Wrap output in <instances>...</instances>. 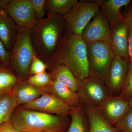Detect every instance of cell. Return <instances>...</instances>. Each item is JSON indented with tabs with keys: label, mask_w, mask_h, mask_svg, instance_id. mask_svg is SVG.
<instances>
[{
	"label": "cell",
	"mask_w": 132,
	"mask_h": 132,
	"mask_svg": "<svg viewBox=\"0 0 132 132\" xmlns=\"http://www.w3.org/2000/svg\"><path fill=\"white\" fill-rule=\"evenodd\" d=\"M77 93L81 104L96 108L112 95L104 81L93 75L81 81Z\"/></svg>",
	"instance_id": "obj_7"
},
{
	"label": "cell",
	"mask_w": 132,
	"mask_h": 132,
	"mask_svg": "<svg viewBox=\"0 0 132 132\" xmlns=\"http://www.w3.org/2000/svg\"><path fill=\"white\" fill-rule=\"evenodd\" d=\"M51 59L56 63L55 65L67 67L80 81L92 76L87 43L81 36L70 32L68 33Z\"/></svg>",
	"instance_id": "obj_1"
},
{
	"label": "cell",
	"mask_w": 132,
	"mask_h": 132,
	"mask_svg": "<svg viewBox=\"0 0 132 132\" xmlns=\"http://www.w3.org/2000/svg\"><path fill=\"white\" fill-rule=\"evenodd\" d=\"M0 132H20L18 131L11 121L0 125Z\"/></svg>",
	"instance_id": "obj_30"
},
{
	"label": "cell",
	"mask_w": 132,
	"mask_h": 132,
	"mask_svg": "<svg viewBox=\"0 0 132 132\" xmlns=\"http://www.w3.org/2000/svg\"><path fill=\"white\" fill-rule=\"evenodd\" d=\"M50 74L52 79L65 85L73 92L77 93L79 88L81 81L76 78L71 70L64 65H55Z\"/></svg>",
	"instance_id": "obj_19"
},
{
	"label": "cell",
	"mask_w": 132,
	"mask_h": 132,
	"mask_svg": "<svg viewBox=\"0 0 132 132\" xmlns=\"http://www.w3.org/2000/svg\"><path fill=\"white\" fill-rule=\"evenodd\" d=\"M46 93L47 92L46 87H36L22 80H19L12 92L18 105L30 103Z\"/></svg>",
	"instance_id": "obj_14"
},
{
	"label": "cell",
	"mask_w": 132,
	"mask_h": 132,
	"mask_svg": "<svg viewBox=\"0 0 132 132\" xmlns=\"http://www.w3.org/2000/svg\"><path fill=\"white\" fill-rule=\"evenodd\" d=\"M112 27L110 44L114 55L129 61L128 22L125 19Z\"/></svg>",
	"instance_id": "obj_13"
},
{
	"label": "cell",
	"mask_w": 132,
	"mask_h": 132,
	"mask_svg": "<svg viewBox=\"0 0 132 132\" xmlns=\"http://www.w3.org/2000/svg\"><path fill=\"white\" fill-rule=\"evenodd\" d=\"M129 61L118 56L114 57L104 79L111 95L119 94L126 80L128 71Z\"/></svg>",
	"instance_id": "obj_9"
},
{
	"label": "cell",
	"mask_w": 132,
	"mask_h": 132,
	"mask_svg": "<svg viewBox=\"0 0 132 132\" xmlns=\"http://www.w3.org/2000/svg\"><path fill=\"white\" fill-rule=\"evenodd\" d=\"M117 96L126 100L132 97V61L129 62L127 76L122 89Z\"/></svg>",
	"instance_id": "obj_25"
},
{
	"label": "cell",
	"mask_w": 132,
	"mask_h": 132,
	"mask_svg": "<svg viewBox=\"0 0 132 132\" xmlns=\"http://www.w3.org/2000/svg\"><path fill=\"white\" fill-rule=\"evenodd\" d=\"M5 10L19 28L32 29L38 21L31 0H11Z\"/></svg>",
	"instance_id": "obj_8"
},
{
	"label": "cell",
	"mask_w": 132,
	"mask_h": 132,
	"mask_svg": "<svg viewBox=\"0 0 132 132\" xmlns=\"http://www.w3.org/2000/svg\"><path fill=\"white\" fill-rule=\"evenodd\" d=\"M100 7L98 3L78 2L67 14L62 16L69 32L81 35L90 20L99 12Z\"/></svg>",
	"instance_id": "obj_6"
},
{
	"label": "cell",
	"mask_w": 132,
	"mask_h": 132,
	"mask_svg": "<svg viewBox=\"0 0 132 132\" xmlns=\"http://www.w3.org/2000/svg\"><path fill=\"white\" fill-rule=\"evenodd\" d=\"M47 68V65L36 55L31 63L29 68V75L32 76L36 74L41 73L45 72Z\"/></svg>",
	"instance_id": "obj_28"
},
{
	"label": "cell",
	"mask_w": 132,
	"mask_h": 132,
	"mask_svg": "<svg viewBox=\"0 0 132 132\" xmlns=\"http://www.w3.org/2000/svg\"><path fill=\"white\" fill-rule=\"evenodd\" d=\"M82 105L88 120V132H120L104 119L97 108Z\"/></svg>",
	"instance_id": "obj_17"
},
{
	"label": "cell",
	"mask_w": 132,
	"mask_h": 132,
	"mask_svg": "<svg viewBox=\"0 0 132 132\" xmlns=\"http://www.w3.org/2000/svg\"></svg>",
	"instance_id": "obj_35"
},
{
	"label": "cell",
	"mask_w": 132,
	"mask_h": 132,
	"mask_svg": "<svg viewBox=\"0 0 132 132\" xmlns=\"http://www.w3.org/2000/svg\"><path fill=\"white\" fill-rule=\"evenodd\" d=\"M19 80L7 66L0 65V97L11 93Z\"/></svg>",
	"instance_id": "obj_21"
},
{
	"label": "cell",
	"mask_w": 132,
	"mask_h": 132,
	"mask_svg": "<svg viewBox=\"0 0 132 132\" xmlns=\"http://www.w3.org/2000/svg\"><path fill=\"white\" fill-rule=\"evenodd\" d=\"M52 80L50 74L44 72L29 76L27 81L34 86L45 88L50 84Z\"/></svg>",
	"instance_id": "obj_24"
},
{
	"label": "cell",
	"mask_w": 132,
	"mask_h": 132,
	"mask_svg": "<svg viewBox=\"0 0 132 132\" xmlns=\"http://www.w3.org/2000/svg\"><path fill=\"white\" fill-rule=\"evenodd\" d=\"M10 53L7 52L0 40V65L7 66L10 64Z\"/></svg>",
	"instance_id": "obj_29"
},
{
	"label": "cell",
	"mask_w": 132,
	"mask_h": 132,
	"mask_svg": "<svg viewBox=\"0 0 132 132\" xmlns=\"http://www.w3.org/2000/svg\"><path fill=\"white\" fill-rule=\"evenodd\" d=\"M127 6L128 7L127 11L125 18L128 24L132 26V1Z\"/></svg>",
	"instance_id": "obj_32"
},
{
	"label": "cell",
	"mask_w": 132,
	"mask_h": 132,
	"mask_svg": "<svg viewBox=\"0 0 132 132\" xmlns=\"http://www.w3.org/2000/svg\"><path fill=\"white\" fill-rule=\"evenodd\" d=\"M22 108L61 116L69 115L72 107L49 93H45L38 99L23 105Z\"/></svg>",
	"instance_id": "obj_10"
},
{
	"label": "cell",
	"mask_w": 132,
	"mask_h": 132,
	"mask_svg": "<svg viewBox=\"0 0 132 132\" xmlns=\"http://www.w3.org/2000/svg\"><path fill=\"white\" fill-rule=\"evenodd\" d=\"M92 75L104 80L114 55L110 43L103 42L87 43Z\"/></svg>",
	"instance_id": "obj_5"
},
{
	"label": "cell",
	"mask_w": 132,
	"mask_h": 132,
	"mask_svg": "<svg viewBox=\"0 0 132 132\" xmlns=\"http://www.w3.org/2000/svg\"><path fill=\"white\" fill-rule=\"evenodd\" d=\"M128 24V55L130 62L132 61V26Z\"/></svg>",
	"instance_id": "obj_31"
},
{
	"label": "cell",
	"mask_w": 132,
	"mask_h": 132,
	"mask_svg": "<svg viewBox=\"0 0 132 132\" xmlns=\"http://www.w3.org/2000/svg\"><path fill=\"white\" fill-rule=\"evenodd\" d=\"M130 0H108L100 3L103 13L111 25L125 19L120 13L121 9L127 6L131 2Z\"/></svg>",
	"instance_id": "obj_18"
},
{
	"label": "cell",
	"mask_w": 132,
	"mask_h": 132,
	"mask_svg": "<svg viewBox=\"0 0 132 132\" xmlns=\"http://www.w3.org/2000/svg\"><path fill=\"white\" fill-rule=\"evenodd\" d=\"M78 2V0H48L45 5V10L48 14L62 16L67 14Z\"/></svg>",
	"instance_id": "obj_23"
},
{
	"label": "cell",
	"mask_w": 132,
	"mask_h": 132,
	"mask_svg": "<svg viewBox=\"0 0 132 132\" xmlns=\"http://www.w3.org/2000/svg\"><path fill=\"white\" fill-rule=\"evenodd\" d=\"M32 29L19 28L10 52V64L19 78L22 80L28 78L30 66L34 57L36 55L32 44Z\"/></svg>",
	"instance_id": "obj_4"
},
{
	"label": "cell",
	"mask_w": 132,
	"mask_h": 132,
	"mask_svg": "<svg viewBox=\"0 0 132 132\" xmlns=\"http://www.w3.org/2000/svg\"><path fill=\"white\" fill-rule=\"evenodd\" d=\"M65 22L62 16L48 14L34 27V42L40 57L50 60L56 48Z\"/></svg>",
	"instance_id": "obj_3"
},
{
	"label": "cell",
	"mask_w": 132,
	"mask_h": 132,
	"mask_svg": "<svg viewBox=\"0 0 132 132\" xmlns=\"http://www.w3.org/2000/svg\"><path fill=\"white\" fill-rule=\"evenodd\" d=\"M19 28L5 9H0V40L10 53Z\"/></svg>",
	"instance_id": "obj_15"
},
{
	"label": "cell",
	"mask_w": 132,
	"mask_h": 132,
	"mask_svg": "<svg viewBox=\"0 0 132 132\" xmlns=\"http://www.w3.org/2000/svg\"><path fill=\"white\" fill-rule=\"evenodd\" d=\"M116 127L120 132H132V108L129 109Z\"/></svg>",
	"instance_id": "obj_26"
},
{
	"label": "cell",
	"mask_w": 132,
	"mask_h": 132,
	"mask_svg": "<svg viewBox=\"0 0 132 132\" xmlns=\"http://www.w3.org/2000/svg\"><path fill=\"white\" fill-rule=\"evenodd\" d=\"M69 115L71 122L67 132H86L88 120L82 104L72 107Z\"/></svg>",
	"instance_id": "obj_20"
},
{
	"label": "cell",
	"mask_w": 132,
	"mask_h": 132,
	"mask_svg": "<svg viewBox=\"0 0 132 132\" xmlns=\"http://www.w3.org/2000/svg\"><path fill=\"white\" fill-rule=\"evenodd\" d=\"M111 34L105 17L99 12L85 27L81 36L86 43L97 42L110 43Z\"/></svg>",
	"instance_id": "obj_11"
},
{
	"label": "cell",
	"mask_w": 132,
	"mask_h": 132,
	"mask_svg": "<svg viewBox=\"0 0 132 132\" xmlns=\"http://www.w3.org/2000/svg\"><path fill=\"white\" fill-rule=\"evenodd\" d=\"M11 0H0V9H6Z\"/></svg>",
	"instance_id": "obj_33"
},
{
	"label": "cell",
	"mask_w": 132,
	"mask_h": 132,
	"mask_svg": "<svg viewBox=\"0 0 132 132\" xmlns=\"http://www.w3.org/2000/svg\"><path fill=\"white\" fill-rule=\"evenodd\" d=\"M66 117L22 108L14 112L10 121L20 132H64L68 125Z\"/></svg>",
	"instance_id": "obj_2"
},
{
	"label": "cell",
	"mask_w": 132,
	"mask_h": 132,
	"mask_svg": "<svg viewBox=\"0 0 132 132\" xmlns=\"http://www.w3.org/2000/svg\"><path fill=\"white\" fill-rule=\"evenodd\" d=\"M130 108L128 100L112 95L97 108L104 119L115 127Z\"/></svg>",
	"instance_id": "obj_12"
},
{
	"label": "cell",
	"mask_w": 132,
	"mask_h": 132,
	"mask_svg": "<svg viewBox=\"0 0 132 132\" xmlns=\"http://www.w3.org/2000/svg\"><path fill=\"white\" fill-rule=\"evenodd\" d=\"M35 15L38 21L44 19L45 13L46 0H31Z\"/></svg>",
	"instance_id": "obj_27"
},
{
	"label": "cell",
	"mask_w": 132,
	"mask_h": 132,
	"mask_svg": "<svg viewBox=\"0 0 132 132\" xmlns=\"http://www.w3.org/2000/svg\"><path fill=\"white\" fill-rule=\"evenodd\" d=\"M47 92L71 107L81 104L76 92H73L65 85L52 79L51 83L46 87Z\"/></svg>",
	"instance_id": "obj_16"
},
{
	"label": "cell",
	"mask_w": 132,
	"mask_h": 132,
	"mask_svg": "<svg viewBox=\"0 0 132 132\" xmlns=\"http://www.w3.org/2000/svg\"><path fill=\"white\" fill-rule=\"evenodd\" d=\"M18 105L12 92L0 97V125L10 121Z\"/></svg>",
	"instance_id": "obj_22"
},
{
	"label": "cell",
	"mask_w": 132,
	"mask_h": 132,
	"mask_svg": "<svg viewBox=\"0 0 132 132\" xmlns=\"http://www.w3.org/2000/svg\"><path fill=\"white\" fill-rule=\"evenodd\" d=\"M127 100L129 101L130 108H132V98H130V99H128Z\"/></svg>",
	"instance_id": "obj_34"
}]
</instances>
